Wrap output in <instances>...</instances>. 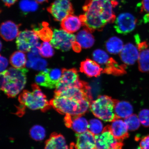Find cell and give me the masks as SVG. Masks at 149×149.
Here are the masks:
<instances>
[{
  "mask_svg": "<svg viewBox=\"0 0 149 149\" xmlns=\"http://www.w3.org/2000/svg\"><path fill=\"white\" fill-rule=\"evenodd\" d=\"M133 111V107L129 102L116 100L115 107V113L117 119L127 118L132 115Z\"/></svg>",
  "mask_w": 149,
  "mask_h": 149,
  "instance_id": "7402d4cb",
  "label": "cell"
},
{
  "mask_svg": "<svg viewBox=\"0 0 149 149\" xmlns=\"http://www.w3.org/2000/svg\"><path fill=\"white\" fill-rule=\"evenodd\" d=\"M128 130L134 131L139 129L140 126V121L139 117L133 114L125 118L124 120Z\"/></svg>",
  "mask_w": 149,
  "mask_h": 149,
  "instance_id": "836d02e7",
  "label": "cell"
},
{
  "mask_svg": "<svg viewBox=\"0 0 149 149\" xmlns=\"http://www.w3.org/2000/svg\"><path fill=\"white\" fill-rule=\"evenodd\" d=\"M96 149H122L123 144L113 136L107 126L99 134L95 136Z\"/></svg>",
  "mask_w": 149,
  "mask_h": 149,
  "instance_id": "9c48e42d",
  "label": "cell"
},
{
  "mask_svg": "<svg viewBox=\"0 0 149 149\" xmlns=\"http://www.w3.org/2000/svg\"><path fill=\"white\" fill-rule=\"evenodd\" d=\"M1 72H2L5 70L8 65V61L5 57L1 56Z\"/></svg>",
  "mask_w": 149,
  "mask_h": 149,
  "instance_id": "60d3db41",
  "label": "cell"
},
{
  "mask_svg": "<svg viewBox=\"0 0 149 149\" xmlns=\"http://www.w3.org/2000/svg\"><path fill=\"white\" fill-rule=\"evenodd\" d=\"M29 134L31 138L35 141H40L45 138L46 130L41 126L35 125L31 128Z\"/></svg>",
  "mask_w": 149,
  "mask_h": 149,
  "instance_id": "f546056e",
  "label": "cell"
},
{
  "mask_svg": "<svg viewBox=\"0 0 149 149\" xmlns=\"http://www.w3.org/2000/svg\"><path fill=\"white\" fill-rule=\"evenodd\" d=\"M118 3L116 0H86L84 14L79 16L83 26L91 32L102 30L107 24L115 21L113 8Z\"/></svg>",
  "mask_w": 149,
  "mask_h": 149,
  "instance_id": "6da1fadb",
  "label": "cell"
},
{
  "mask_svg": "<svg viewBox=\"0 0 149 149\" xmlns=\"http://www.w3.org/2000/svg\"><path fill=\"white\" fill-rule=\"evenodd\" d=\"M44 149H69L64 136L53 133L46 141Z\"/></svg>",
  "mask_w": 149,
  "mask_h": 149,
  "instance_id": "ffe728a7",
  "label": "cell"
},
{
  "mask_svg": "<svg viewBox=\"0 0 149 149\" xmlns=\"http://www.w3.org/2000/svg\"><path fill=\"white\" fill-rule=\"evenodd\" d=\"M138 48L131 43L125 45L120 53L123 62L127 65H133L138 60L139 53Z\"/></svg>",
  "mask_w": 149,
  "mask_h": 149,
  "instance_id": "9a60e30c",
  "label": "cell"
},
{
  "mask_svg": "<svg viewBox=\"0 0 149 149\" xmlns=\"http://www.w3.org/2000/svg\"><path fill=\"white\" fill-rule=\"evenodd\" d=\"M29 70L11 68L1 74V89L8 97L14 98L25 87Z\"/></svg>",
  "mask_w": 149,
  "mask_h": 149,
  "instance_id": "7a4b0ae2",
  "label": "cell"
},
{
  "mask_svg": "<svg viewBox=\"0 0 149 149\" xmlns=\"http://www.w3.org/2000/svg\"><path fill=\"white\" fill-rule=\"evenodd\" d=\"M139 118L141 124L145 127H149V109H144L139 113Z\"/></svg>",
  "mask_w": 149,
  "mask_h": 149,
  "instance_id": "74e56055",
  "label": "cell"
},
{
  "mask_svg": "<svg viewBox=\"0 0 149 149\" xmlns=\"http://www.w3.org/2000/svg\"><path fill=\"white\" fill-rule=\"evenodd\" d=\"M44 70L47 73L48 88H56L62 76V70L58 68H45Z\"/></svg>",
  "mask_w": 149,
  "mask_h": 149,
  "instance_id": "603a6c76",
  "label": "cell"
},
{
  "mask_svg": "<svg viewBox=\"0 0 149 149\" xmlns=\"http://www.w3.org/2000/svg\"><path fill=\"white\" fill-rule=\"evenodd\" d=\"M47 10L57 22L62 21L74 12L71 0H56L48 7Z\"/></svg>",
  "mask_w": 149,
  "mask_h": 149,
  "instance_id": "ba28073f",
  "label": "cell"
},
{
  "mask_svg": "<svg viewBox=\"0 0 149 149\" xmlns=\"http://www.w3.org/2000/svg\"><path fill=\"white\" fill-rule=\"evenodd\" d=\"M80 71L89 77H97L103 72V68L95 61L87 59L81 63Z\"/></svg>",
  "mask_w": 149,
  "mask_h": 149,
  "instance_id": "ac0fdd59",
  "label": "cell"
},
{
  "mask_svg": "<svg viewBox=\"0 0 149 149\" xmlns=\"http://www.w3.org/2000/svg\"><path fill=\"white\" fill-rule=\"evenodd\" d=\"M76 142L74 145L76 149H96L94 135L87 130L84 133L76 134Z\"/></svg>",
  "mask_w": 149,
  "mask_h": 149,
  "instance_id": "5bb4252c",
  "label": "cell"
},
{
  "mask_svg": "<svg viewBox=\"0 0 149 149\" xmlns=\"http://www.w3.org/2000/svg\"><path fill=\"white\" fill-rule=\"evenodd\" d=\"M116 100L111 97L101 95L91 102L90 109L94 116L102 120L111 122L117 118L115 113Z\"/></svg>",
  "mask_w": 149,
  "mask_h": 149,
  "instance_id": "5b68a950",
  "label": "cell"
},
{
  "mask_svg": "<svg viewBox=\"0 0 149 149\" xmlns=\"http://www.w3.org/2000/svg\"><path fill=\"white\" fill-rule=\"evenodd\" d=\"M47 65V61L45 59L40 58L32 61L31 68L37 70H41L45 69Z\"/></svg>",
  "mask_w": 149,
  "mask_h": 149,
  "instance_id": "8d00e7d4",
  "label": "cell"
},
{
  "mask_svg": "<svg viewBox=\"0 0 149 149\" xmlns=\"http://www.w3.org/2000/svg\"><path fill=\"white\" fill-rule=\"evenodd\" d=\"M140 146L142 149H149V135L142 138L140 143Z\"/></svg>",
  "mask_w": 149,
  "mask_h": 149,
  "instance_id": "ab89813d",
  "label": "cell"
},
{
  "mask_svg": "<svg viewBox=\"0 0 149 149\" xmlns=\"http://www.w3.org/2000/svg\"><path fill=\"white\" fill-rule=\"evenodd\" d=\"M19 7L24 13L34 12L38 8V3L33 0H22L19 3Z\"/></svg>",
  "mask_w": 149,
  "mask_h": 149,
  "instance_id": "4dcf8cb0",
  "label": "cell"
},
{
  "mask_svg": "<svg viewBox=\"0 0 149 149\" xmlns=\"http://www.w3.org/2000/svg\"><path fill=\"white\" fill-rule=\"evenodd\" d=\"M31 87L32 92L24 90L19 97V106L17 113L19 116L23 115L26 108L32 110H40L45 112L52 107L50 102L37 84H33Z\"/></svg>",
  "mask_w": 149,
  "mask_h": 149,
  "instance_id": "3957f363",
  "label": "cell"
},
{
  "mask_svg": "<svg viewBox=\"0 0 149 149\" xmlns=\"http://www.w3.org/2000/svg\"><path fill=\"white\" fill-rule=\"evenodd\" d=\"M62 76L55 92H61L68 87L72 86L79 87L85 90H88L90 87L87 84L79 79L77 71L75 68L62 70Z\"/></svg>",
  "mask_w": 149,
  "mask_h": 149,
  "instance_id": "8992f818",
  "label": "cell"
},
{
  "mask_svg": "<svg viewBox=\"0 0 149 149\" xmlns=\"http://www.w3.org/2000/svg\"><path fill=\"white\" fill-rule=\"evenodd\" d=\"M51 44L54 47L63 52H67L72 48L76 41V36L63 29H55Z\"/></svg>",
  "mask_w": 149,
  "mask_h": 149,
  "instance_id": "52a82bcc",
  "label": "cell"
},
{
  "mask_svg": "<svg viewBox=\"0 0 149 149\" xmlns=\"http://www.w3.org/2000/svg\"><path fill=\"white\" fill-rule=\"evenodd\" d=\"M92 32L88 29L85 28L79 31L76 36V42L81 48L87 49L94 45L95 40Z\"/></svg>",
  "mask_w": 149,
  "mask_h": 149,
  "instance_id": "44dd1931",
  "label": "cell"
},
{
  "mask_svg": "<svg viewBox=\"0 0 149 149\" xmlns=\"http://www.w3.org/2000/svg\"><path fill=\"white\" fill-rule=\"evenodd\" d=\"M72 48L74 51L79 53V52L81 51V47L79 45L76 41L74 43L73 46H72Z\"/></svg>",
  "mask_w": 149,
  "mask_h": 149,
  "instance_id": "7bdbcfd3",
  "label": "cell"
},
{
  "mask_svg": "<svg viewBox=\"0 0 149 149\" xmlns=\"http://www.w3.org/2000/svg\"><path fill=\"white\" fill-rule=\"evenodd\" d=\"M20 26L10 20L3 22L1 24L0 31L2 38L6 41L14 40L19 34Z\"/></svg>",
  "mask_w": 149,
  "mask_h": 149,
  "instance_id": "e0dca14e",
  "label": "cell"
},
{
  "mask_svg": "<svg viewBox=\"0 0 149 149\" xmlns=\"http://www.w3.org/2000/svg\"><path fill=\"white\" fill-rule=\"evenodd\" d=\"M64 121L67 127L71 128L76 133H82L88 130L89 123L82 115H66Z\"/></svg>",
  "mask_w": 149,
  "mask_h": 149,
  "instance_id": "7c38bea8",
  "label": "cell"
},
{
  "mask_svg": "<svg viewBox=\"0 0 149 149\" xmlns=\"http://www.w3.org/2000/svg\"><path fill=\"white\" fill-rule=\"evenodd\" d=\"M35 81L37 85L48 88V79L47 72L44 70L37 74Z\"/></svg>",
  "mask_w": 149,
  "mask_h": 149,
  "instance_id": "e575fe53",
  "label": "cell"
},
{
  "mask_svg": "<svg viewBox=\"0 0 149 149\" xmlns=\"http://www.w3.org/2000/svg\"><path fill=\"white\" fill-rule=\"evenodd\" d=\"M138 6L141 9V12L146 14L144 17V22H149V0H141Z\"/></svg>",
  "mask_w": 149,
  "mask_h": 149,
  "instance_id": "d590c367",
  "label": "cell"
},
{
  "mask_svg": "<svg viewBox=\"0 0 149 149\" xmlns=\"http://www.w3.org/2000/svg\"><path fill=\"white\" fill-rule=\"evenodd\" d=\"M93 59L99 64L105 65L109 62L111 58L107 52L100 49H97L93 52Z\"/></svg>",
  "mask_w": 149,
  "mask_h": 149,
  "instance_id": "f1b7e54d",
  "label": "cell"
},
{
  "mask_svg": "<svg viewBox=\"0 0 149 149\" xmlns=\"http://www.w3.org/2000/svg\"><path fill=\"white\" fill-rule=\"evenodd\" d=\"M125 66L119 65L116 61L111 58L110 60L103 69V72L108 74L120 75L125 73Z\"/></svg>",
  "mask_w": 149,
  "mask_h": 149,
  "instance_id": "cb8c5ba5",
  "label": "cell"
},
{
  "mask_svg": "<svg viewBox=\"0 0 149 149\" xmlns=\"http://www.w3.org/2000/svg\"><path fill=\"white\" fill-rule=\"evenodd\" d=\"M6 6L9 7L14 5L17 0H2Z\"/></svg>",
  "mask_w": 149,
  "mask_h": 149,
  "instance_id": "b9f144b4",
  "label": "cell"
},
{
  "mask_svg": "<svg viewBox=\"0 0 149 149\" xmlns=\"http://www.w3.org/2000/svg\"><path fill=\"white\" fill-rule=\"evenodd\" d=\"M114 27L117 33L126 35L134 30L137 20L135 17L129 13H123L115 19Z\"/></svg>",
  "mask_w": 149,
  "mask_h": 149,
  "instance_id": "30bf717a",
  "label": "cell"
},
{
  "mask_svg": "<svg viewBox=\"0 0 149 149\" xmlns=\"http://www.w3.org/2000/svg\"><path fill=\"white\" fill-rule=\"evenodd\" d=\"M55 94L77 101H81L84 99H88L92 101V100L91 92L75 86L68 87L60 92H55Z\"/></svg>",
  "mask_w": 149,
  "mask_h": 149,
  "instance_id": "4fadbf2b",
  "label": "cell"
},
{
  "mask_svg": "<svg viewBox=\"0 0 149 149\" xmlns=\"http://www.w3.org/2000/svg\"><path fill=\"white\" fill-rule=\"evenodd\" d=\"M38 35L34 31L25 30L21 31L16 38L17 49L24 53L29 52L38 44Z\"/></svg>",
  "mask_w": 149,
  "mask_h": 149,
  "instance_id": "8fae6325",
  "label": "cell"
},
{
  "mask_svg": "<svg viewBox=\"0 0 149 149\" xmlns=\"http://www.w3.org/2000/svg\"><path fill=\"white\" fill-rule=\"evenodd\" d=\"M103 129V124L100 120L93 119L89 120L88 130L94 135L101 133Z\"/></svg>",
  "mask_w": 149,
  "mask_h": 149,
  "instance_id": "1f68e13d",
  "label": "cell"
},
{
  "mask_svg": "<svg viewBox=\"0 0 149 149\" xmlns=\"http://www.w3.org/2000/svg\"><path fill=\"white\" fill-rule=\"evenodd\" d=\"M91 102L88 99L77 101L55 94L50 102L51 107L61 114L83 116L88 111Z\"/></svg>",
  "mask_w": 149,
  "mask_h": 149,
  "instance_id": "277c9868",
  "label": "cell"
},
{
  "mask_svg": "<svg viewBox=\"0 0 149 149\" xmlns=\"http://www.w3.org/2000/svg\"><path fill=\"white\" fill-rule=\"evenodd\" d=\"M105 46L108 52L113 54L120 53L124 47L123 41L116 36L111 37L106 43Z\"/></svg>",
  "mask_w": 149,
  "mask_h": 149,
  "instance_id": "d4e9b609",
  "label": "cell"
},
{
  "mask_svg": "<svg viewBox=\"0 0 149 149\" xmlns=\"http://www.w3.org/2000/svg\"><path fill=\"white\" fill-rule=\"evenodd\" d=\"M107 126L113 136L118 141L123 142L129 137L127 126L123 120L116 119L113 121L111 125Z\"/></svg>",
  "mask_w": 149,
  "mask_h": 149,
  "instance_id": "2e32d148",
  "label": "cell"
},
{
  "mask_svg": "<svg viewBox=\"0 0 149 149\" xmlns=\"http://www.w3.org/2000/svg\"><path fill=\"white\" fill-rule=\"evenodd\" d=\"M39 49L41 56L46 58L52 57L54 54L53 46L48 42H43Z\"/></svg>",
  "mask_w": 149,
  "mask_h": 149,
  "instance_id": "d6a6232c",
  "label": "cell"
},
{
  "mask_svg": "<svg viewBox=\"0 0 149 149\" xmlns=\"http://www.w3.org/2000/svg\"><path fill=\"white\" fill-rule=\"evenodd\" d=\"M138 61L140 71L149 72V49L146 48L141 51Z\"/></svg>",
  "mask_w": 149,
  "mask_h": 149,
  "instance_id": "83f0119b",
  "label": "cell"
},
{
  "mask_svg": "<svg viewBox=\"0 0 149 149\" xmlns=\"http://www.w3.org/2000/svg\"><path fill=\"white\" fill-rule=\"evenodd\" d=\"M40 29L36 28L33 29L38 35L39 38L44 42H49L53 37V32L51 28L48 26V24L44 22Z\"/></svg>",
  "mask_w": 149,
  "mask_h": 149,
  "instance_id": "4316f807",
  "label": "cell"
},
{
  "mask_svg": "<svg viewBox=\"0 0 149 149\" xmlns=\"http://www.w3.org/2000/svg\"><path fill=\"white\" fill-rule=\"evenodd\" d=\"M37 2L39 3H42L45 2H48V0H35Z\"/></svg>",
  "mask_w": 149,
  "mask_h": 149,
  "instance_id": "ee69618b",
  "label": "cell"
},
{
  "mask_svg": "<svg viewBox=\"0 0 149 149\" xmlns=\"http://www.w3.org/2000/svg\"><path fill=\"white\" fill-rule=\"evenodd\" d=\"M136 149H142L140 147H138L137 148H136Z\"/></svg>",
  "mask_w": 149,
  "mask_h": 149,
  "instance_id": "f6af8a7d",
  "label": "cell"
},
{
  "mask_svg": "<svg viewBox=\"0 0 149 149\" xmlns=\"http://www.w3.org/2000/svg\"><path fill=\"white\" fill-rule=\"evenodd\" d=\"M83 24L80 17L70 15L61 21L62 29L69 33H73L79 31Z\"/></svg>",
  "mask_w": 149,
  "mask_h": 149,
  "instance_id": "d6986e66",
  "label": "cell"
},
{
  "mask_svg": "<svg viewBox=\"0 0 149 149\" xmlns=\"http://www.w3.org/2000/svg\"><path fill=\"white\" fill-rule=\"evenodd\" d=\"M41 56L38 48L35 46L28 53L27 56L29 60L33 61L40 58Z\"/></svg>",
  "mask_w": 149,
  "mask_h": 149,
  "instance_id": "f35d334b",
  "label": "cell"
},
{
  "mask_svg": "<svg viewBox=\"0 0 149 149\" xmlns=\"http://www.w3.org/2000/svg\"><path fill=\"white\" fill-rule=\"evenodd\" d=\"M27 62L26 58L23 52L18 51L15 52L11 56L10 63L14 68H24Z\"/></svg>",
  "mask_w": 149,
  "mask_h": 149,
  "instance_id": "484cf974",
  "label": "cell"
}]
</instances>
